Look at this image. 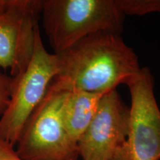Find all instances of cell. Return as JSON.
<instances>
[{
    "label": "cell",
    "instance_id": "1",
    "mask_svg": "<svg viewBox=\"0 0 160 160\" xmlns=\"http://www.w3.org/2000/svg\"><path fill=\"white\" fill-rule=\"evenodd\" d=\"M55 80L67 91L108 93L139 74L142 68L121 34L100 31L58 53Z\"/></svg>",
    "mask_w": 160,
    "mask_h": 160
},
{
    "label": "cell",
    "instance_id": "2",
    "mask_svg": "<svg viewBox=\"0 0 160 160\" xmlns=\"http://www.w3.org/2000/svg\"><path fill=\"white\" fill-rule=\"evenodd\" d=\"M41 14L55 54L97 32L121 34L125 19L115 0H42Z\"/></svg>",
    "mask_w": 160,
    "mask_h": 160
},
{
    "label": "cell",
    "instance_id": "3",
    "mask_svg": "<svg viewBox=\"0 0 160 160\" xmlns=\"http://www.w3.org/2000/svg\"><path fill=\"white\" fill-rule=\"evenodd\" d=\"M68 92L53 79L17 144L16 152L23 160H79L77 142L66 131L62 119Z\"/></svg>",
    "mask_w": 160,
    "mask_h": 160
},
{
    "label": "cell",
    "instance_id": "4",
    "mask_svg": "<svg viewBox=\"0 0 160 160\" xmlns=\"http://www.w3.org/2000/svg\"><path fill=\"white\" fill-rule=\"evenodd\" d=\"M58 73L57 55L46 50L39 28L31 61L21 74L13 78L10 102L0 118V139L17 145L28 119Z\"/></svg>",
    "mask_w": 160,
    "mask_h": 160
},
{
    "label": "cell",
    "instance_id": "5",
    "mask_svg": "<svg viewBox=\"0 0 160 160\" xmlns=\"http://www.w3.org/2000/svg\"><path fill=\"white\" fill-rule=\"evenodd\" d=\"M131 94L128 132L111 160H160V109L148 68L126 83Z\"/></svg>",
    "mask_w": 160,
    "mask_h": 160
},
{
    "label": "cell",
    "instance_id": "6",
    "mask_svg": "<svg viewBox=\"0 0 160 160\" xmlns=\"http://www.w3.org/2000/svg\"><path fill=\"white\" fill-rule=\"evenodd\" d=\"M42 7V0H9L0 12V68L12 78L31 61Z\"/></svg>",
    "mask_w": 160,
    "mask_h": 160
},
{
    "label": "cell",
    "instance_id": "7",
    "mask_svg": "<svg viewBox=\"0 0 160 160\" xmlns=\"http://www.w3.org/2000/svg\"><path fill=\"white\" fill-rule=\"evenodd\" d=\"M130 108L117 89L102 98L96 114L77 142L82 160H111L127 137Z\"/></svg>",
    "mask_w": 160,
    "mask_h": 160
},
{
    "label": "cell",
    "instance_id": "8",
    "mask_svg": "<svg viewBox=\"0 0 160 160\" xmlns=\"http://www.w3.org/2000/svg\"><path fill=\"white\" fill-rule=\"evenodd\" d=\"M105 93L68 91L64 101L62 119L65 129L75 142L88 127Z\"/></svg>",
    "mask_w": 160,
    "mask_h": 160
},
{
    "label": "cell",
    "instance_id": "9",
    "mask_svg": "<svg viewBox=\"0 0 160 160\" xmlns=\"http://www.w3.org/2000/svg\"><path fill=\"white\" fill-rule=\"evenodd\" d=\"M124 16H145L160 13V0H115Z\"/></svg>",
    "mask_w": 160,
    "mask_h": 160
},
{
    "label": "cell",
    "instance_id": "10",
    "mask_svg": "<svg viewBox=\"0 0 160 160\" xmlns=\"http://www.w3.org/2000/svg\"><path fill=\"white\" fill-rule=\"evenodd\" d=\"M13 78L0 68V117L7 108L11 99Z\"/></svg>",
    "mask_w": 160,
    "mask_h": 160
},
{
    "label": "cell",
    "instance_id": "11",
    "mask_svg": "<svg viewBox=\"0 0 160 160\" xmlns=\"http://www.w3.org/2000/svg\"><path fill=\"white\" fill-rule=\"evenodd\" d=\"M0 160H23L16 152L14 147L0 139Z\"/></svg>",
    "mask_w": 160,
    "mask_h": 160
},
{
    "label": "cell",
    "instance_id": "12",
    "mask_svg": "<svg viewBox=\"0 0 160 160\" xmlns=\"http://www.w3.org/2000/svg\"><path fill=\"white\" fill-rule=\"evenodd\" d=\"M9 0H0V12L3 11L8 7Z\"/></svg>",
    "mask_w": 160,
    "mask_h": 160
}]
</instances>
